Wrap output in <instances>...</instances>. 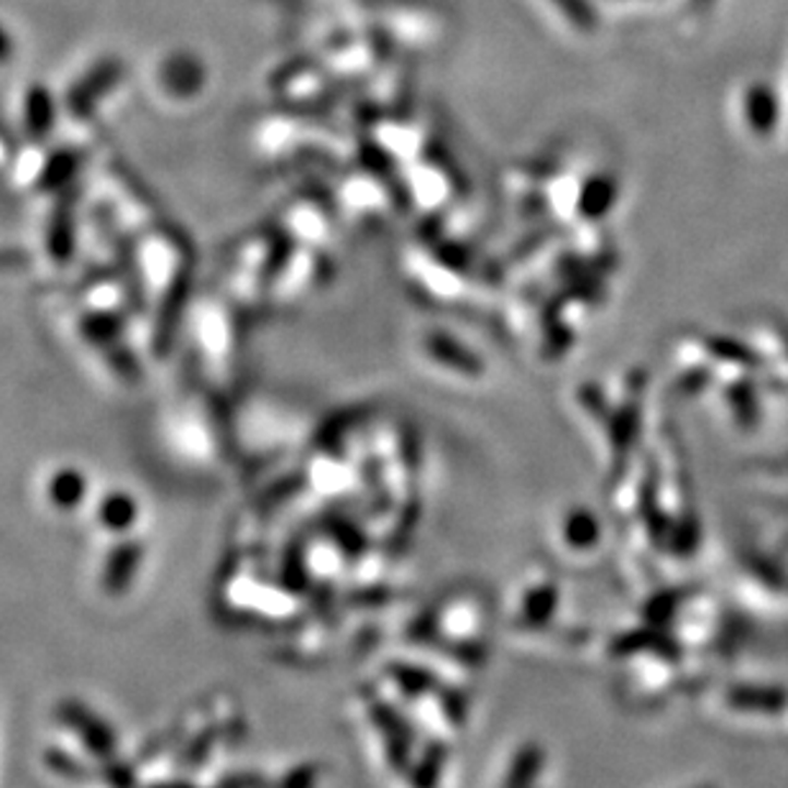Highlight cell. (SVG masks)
<instances>
[{
    "label": "cell",
    "instance_id": "obj_10",
    "mask_svg": "<svg viewBox=\"0 0 788 788\" xmlns=\"http://www.w3.org/2000/svg\"><path fill=\"white\" fill-rule=\"evenodd\" d=\"M220 788H259V784H256V780H251V778H247V780L236 778V780H223Z\"/></svg>",
    "mask_w": 788,
    "mask_h": 788
},
{
    "label": "cell",
    "instance_id": "obj_6",
    "mask_svg": "<svg viewBox=\"0 0 788 788\" xmlns=\"http://www.w3.org/2000/svg\"><path fill=\"white\" fill-rule=\"evenodd\" d=\"M44 761H47V768L55 771L57 776L77 780V784H87V780L93 778V771L87 768V765L80 763L77 757L67 755L64 750H59V748L47 750V753H44Z\"/></svg>",
    "mask_w": 788,
    "mask_h": 788
},
{
    "label": "cell",
    "instance_id": "obj_3",
    "mask_svg": "<svg viewBox=\"0 0 788 788\" xmlns=\"http://www.w3.org/2000/svg\"><path fill=\"white\" fill-rule=\"evenodd\" d=\"M98 517H100V523L108 527V530L126 533V530H129V527L136 525V520H139V504H136V500H133L131 494L114 492V494H108L106 500L100 502Z\"/></svg>",
    "mask_w": 788,
    "mask_h": 788
},
{
    "label": "cell",
    "instance_id": "obj_4",
    "mask_svg": "<svg viewBox=\"0 0 788 788\" xmlns=\"http://www.w3.org/2000/svg\"><path fill=\"white\" fill-rule=\"evenodd\" d=\"M85 487H87V481L83 474L77 471V468H62V471H57L49 481V497L57 508L72 510L83 502Z\"/></svg>",
    "mask_w": 788,
    "mask_h": 788
},
{
    "label": "cell",
    "instance_id": "obj_9",
    "mask_svg": "<svg viewBox=\"0 0 788 788\" xmlns=\"http://www.w3.org/2000/svg\"><path fill=\"white\" fill-rule=\"evenodd\" d=\"M100 778L114 788H136V771H133L129 763L116 761V757H110V761L103 765Z\"/></svg>",
    "mask_w": 788,
    "mask_h": 788
},
{
    "label": "cell",
    "instance_id": "obj_2",
    "mask_svg": "<svg viewBox=\"0 0 788 788\" xmlns=\"http://www.w3.org/2000/svg\"><path fill=\"white\" fill-rule=\"evenodd\" d=\"M141 561H144V548L136 540H123L108 553L106 566H103V589L108 594H123L133 584L139 574Z\"/></svg>",
    "mask_w": 788,
    "mask_h": 788
},
{
    "label": "cell",
    "instance_id": "obj_7",
    "mask_svg": "<svg viewBox=\"0 0 788 788\" xmlns=\"http://www.w3.org/2000/svg\"><path fill=\"white\" fill-rule=\"evenodd\" d=\"M553 5L566 16V21L576 32L589 34L597 28V13H594L589 0H553Z\"/></svg>",
    "mask_w": 788,
    "mask_h": 788
},
{
    "label": "cell",
    "instance_id": "obj_8",
    "mask_svg": "<svg viewBox=\"0 0 788 788\" xmlns=\"http://www.w3.org/2000/svg\"><path fill=\"white\" fill-rule=\"evenodd\" d=\"M215 745V730H205L198 735V740H192V745L184 750L182 757H180V768L184 771H195L200 768V765L205 763L207 753H211Z\"/></svg>",
    "mask_w": 788,
    "mask_h": 788
},
{
    "label": "cell",
    "instance_id": "obj_1",
    "mask_svg": "<svg viewBox=\"0 0 788 788\" xmlns=\"http://www.w3.org/2000/svg\"><path fill=\"white\" fill-rule=\"evenodd\" d=\"M57 717L64 727L77 732L83 745L91 750L95 757H100L103 763L116 757L118 750L116 730L106 723V719L95 715L93 709H87L83 702H77V699H64V702L57 704Z\"/></svg>",
    "mask_w": 788,
    "mask_h": 788
},
{
    "label": "cell",
    "instance_id": "obj_5",
    "mask_svg": "<svg viewBox=\"0 0 788 788\" xmlns=\"http://www.w3.org/2000/svg\"><path fill=\"white\" fill-rule=\"evenodd\" d=\"M748 123L750 129L761 133V136L773 131V123H776V103H773L768 91L755 87V91L748 93Z\"/></svg>",
    "mask_w": 788,
    "mask_h": 788
},
{
    "label": "cell",
    "instance_id": "obj_11",
    "mask_svg": "<svg viewBox=\"0 0 788 788\" xmlns=\"http://www.w3.org/2000/svg\"><path fill=\"white\" fill-rule=\"evenodd\" d=\"M152 788H195V786L184 784V780H165V784H156Z\"/></svg>",
    "mask_w": 788,
    "mask_h": 788
}]
</instances>
